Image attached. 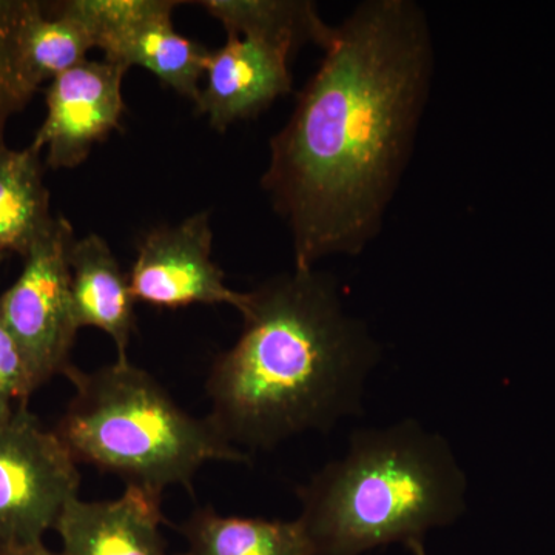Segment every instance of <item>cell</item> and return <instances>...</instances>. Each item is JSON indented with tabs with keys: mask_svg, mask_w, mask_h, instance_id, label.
Instances as JSON below:
<instances>
[{
	"mask_svg": "<svg viewBox=\"0 0 555 555\" xmlns=\"http://www.w3.org/2000/svg\"><path fill=\"white\" fill-rule=\"evenodd\" d=\"M270 142L262 184L294 238L297 270L357 255L382 229L433 75L425 14L408 0L361 3Z\"/></svg>",
	"mask_w": 555,
	"mask_h": 555,
	"instance_id": "6da1fadb",
	"label": "cell"
},
{
	"mask_svg": "<svg viewBox=\"0 0 555 555\" xmlns=\"http://www.w3.org/2000/svg\"><path fill=\"white\" fill-rule=\"evenodd\" d=\"M250 295L243 334L208 375L215 429L232 447L269 451L357 415L379 349L334 281L295 269Z\"/></svg>",
	"mask_w": 555,
	"mask_h": 555,
	"instance_id": "7a4b0ae2",
	"label": "cell"
},
{
	"mask_svg": "<svg viewBox=\"0 0 555 555\" xmlns=\"http://www.w3.org/2000/svg\"><path fill=\"white\" fill-rule=\"evenodd\" d=\"M466 491L448 441L404 420L353 433L341 460L298 486V520L315 555H363L455 524Z\"/></svg>",
	"mask_w": 555,
	"mask_h": 555,
	"instance_id": "3957f363",
	"label": "cell"
},
{
	"mask_svg": "<svg viewBox=\"0 0 555 555\" xmlns=\"http://www.w3.org/2000/svg\"><path fill=\"white\" fill-rule=\"evenodd\" d=\"M65 377L76 392L53 430L78 465L163 495L171 485L192 491L196 474L208 462L250 463L208 416L196 418L179 408L129 358L94 372L73 366Z\"/></svg>",
	"mask_w": 555,
	"mask_h": 555,
	"instance_id": "277c9868",
	"label": "cell"
},
{
	"mask_svg": "<svg viewBox=\"0 0 555 555\" xmlns=\"http://www.w3.org/2000/svg\"><path fill=\"white\" fill-rule=\"evenodd\" d=\"M79 485L78 463L27 406L0 420V555L43 543Z\"/></svg>",
	"mask_w": 555,
	"mask_h": 555,
	"instance_id": "5b68a950",
	"label": "cell"
},
{
	"mask_svg": "<svg viewBox=\"0 0 555 555\" xmlns=\"http://www.w3.org/2000/svg\"><path fill=\"white\" fill-rule=\"evenodd\" d=\"M75 232L64 217L54 218L24 257L13 286L0 295V318L11 332L38 389L56 375H67L78 326L73 315L68 254Z\"/></svg>",
	"mask_w": 555,
	"mask_h": 555,
	"instance_id": "8992f818",
	"label": "cell"
},
{
	"mask_svg": "<svg viewBox=\"0 0 555 555\" xmlns=\"http://www.w3.org/2000/svg\"><path fill=\"white\" fill-rule=\"evenodd\" d=\"M210 217L196 214L175 228L152 230L139 243L129 273L137 301L159 309L193 305H228L246 315L251 295L225 284L224 272L211 259Z\"/></svg>",
	"mask_w": 555,
	"mask_h": 555,
	"instance_id": "52a82bcc",
	"label": "cell"
},
{
	"mask_svg": "<svg viewBox=\"0 0 555 555\" xmlns=\"http://www.w3.org/2000/svg\"><path fill=\"white\" fill-rule=\"evenodd\" d=\"M126 72L115 62L86 60L51 80L47 116L30 145L39 153L47 150V166L75 169L96 142L119 129Z\"/></svg>",
	"mask_w": 555,
	"mask_h": 555,
	"instance_id": "ba28073f",
	"label": "cell"
},
{
	"mask_svg": "<svg viewBox=\"0 0 555 555\" xmlns=\"http://www.w3.org/2000/svg\"><path fill=\"white\" fill-rule=\"evenodd\" d=\"M291 51L268 40L228 36L222 49L210 51L206 87L196 107L215 130L255 118L292 90Z\"/></svg>",
	"mask_w": 555,
	"mask_h": 555,
	"instance_id": "9c48e42d",
	"label": "cell"
},
{
	"mask_svg": "<svg viewBox=\"0 0 555 555\" xmlns=\"http://www.w3.org/2000/svg\"><path fill=\"white\" fill-rule=\"evenodd\" d=\"M163 521L160 495L127 486L115 500L76 496L54 531L65 555H170L160 534Z\"/></svg>",
	"mask_w": 555,
	"mask_h": 555,
	"instance_id": "30bf717a",
	"label": "cell"
},
{
	"mask_svg": "<svg viewBox=\"0 0 555 555\" xmlns=\"http://www.w3.org/2000/svg\"><path fill=\"white\" fill-rule=\"evenodd\" d=\"M69 291L76 326L107 334L126 360L127 346L137 327L129 275L119 268L112 248L100 235L75 240L68 254Z\"/></svg>",
	"mask_w": 555,
	"mask_h": 555,
	"instance_id": "8fae6325",
	"label": "cell"
},
{
	"mask_svg": "<svg viewBox=\"0 0 555 555\" xmlns=\"http://www.w3.org/2000/svg\"><path fill=\"white\" fill-rule=\"evenodd\" d=\"M181 2L139 21L105 39L98 49L105 60L129 69H149L160 82L188 100L198 101L201 79L206 76L210 50L175 30L171 14Z\"/></svg>",
	"mask_w": 555,
	"mask_h": 555,
	"instance_id": "7c38bea8",
	"label": "cell"
},
{
	"mask_svg": "<svg viewBox=\"0 0 555 555\" xmlns=\"http://www.w3.org/2000/svg\"><path fill=\"white\" fill-rule=\"evenodd\" d=\"M181 555H315L301 521L225 517L204 506L181 526Z\"/></svg>",
	"mask_w": 555,
	"mask_h": 555,
	"instance_id": "4fadbf2b",
	"label": "cell"
},
{
	"mask_svg": "<svg viewBox=\"0 0 555 555\" xmlns=\"http://www.w3.org/2000/svg\"><path fill=\"white\" fill-rule=\"evenodd\" d=\"M53 221L40 153L0 138V254L24 258Z\"/></svg>",
	"mask_w": 555,
	"mask_h": 555,
	"instance_id": "5bb4252c",
	"label": "cell"
},
{
	"mask_svg": "<svg viewBox=\"0 0 555 555\" xmlns=\"http://www.w3.org/2000/svg\"><path fill=\"white\" fill-rule=\"evenodd\" d=\"M199 5L224 25L228 36L268 40L291 53L309 42L326 50L337 30L324 24L312 2L206 0Z\"/></svg>",
	"mask_w": 555,
	"mask_h": 555,
	"instance_id": "9a60e30c",
	"label": "cell"
},
{
	"mask_svg": "<svg viewBox=\"0 0 555 555\" xmlns=\"http://www.w3.org/2000/svg\"><path fill=\"white\" fill-rule=\"evenodd\" d=\"M91 49L93 39L78 21L53 7L49 14L43 3L28 0L20 30V61L36 90L82 64Z\"/></svg>",
	"mask_w": 555,
	"mask_h": 555,
	"instance_id": "2e32d148",
	"label": "cell"
},
{
	"mask_svg": "<svg viewBox=\"0 0 555 555\" xmlns=\"http://www.w3.org/2000/svg\"><path fill=\"white\" fill-rule=\"evenodd\" d=\"M28 0H0V138L11 116L35 96L20 61V30Z\"/></svg>",
	"mask_w": 555,
	"mask_h": 555,
	"instance_id": "e0dca14e",
	"label": "cell"
},
{
	"mask_svg": "<svg viewBox=\"0 0 555 555\" xmlns=\"http://www.w3.org/2000/svg\"><path fill=\"white\" fill-rule=\"evenodd\" d=\"M171 3V0H68L53 9L83 25L98 49L105 39L169 9Z\"/></svg>",
	"mask_w": 555,
	"mask_h": 555,
	"instance_id": "ac0fdd59",
	"label": "cell"
},
{
	"mask_svg": "<svg viewBox=\"0 0 555 555\" xmlns=\"http://www.w3.org/2000/svg\"><path fill=\"white\" fill-rule=\"evenodd\" d=\"M38 390L20 345L0 318V420L27 406Z\"/></svg>",
	"mask_w": 555,
	"mask_h": 555,
	"instance_id": "d6986e66",
	"label": "cell"
},
{
	"mask_svg": "<svg viewBox=\"0 0 555 555\" xmlns=\"http://www.w3.org/2000/svg\"><path fill=\"white\" fill-rule=\"evenodd\" d=\"M11 555H65L60 551V553H56V551H51L50 547L46 546V543H40V545L27 547V550L20 551V553H14Z\"/></svg>",
	"mask_w": 555,
	"mask_h": 555,
	"instance_id": "ffe728a7",
	"label": "cell"
},
{
	"mask_svg": "<svg viewBox=\"0 0 555 555\" xmlns=\"http://www.w3.org/2000/svg\"><path fill=\"white\" fill-rule=\"evenodd\" d=\"M406 547L412 555H427L423 540H412V542L406 543Z\"/></svg>",
	"mask_w": 555,
	"mask_h": 555,
	"instance_id": "44dd1931",
	"label": "cell"
},
{
	"mask_svg": "<svg viewBox=\"0 0 555 555\" xmlns=\"http://www.w3.org/2000/svg\"><path fill=\"white\" fill-rule=\"evenodd\" d=\"M5 257H7V255H2V254H0V262H2V261H3V259H5Z\"/></svg>",
	"mask_w": 555,
	"mask_h": 555,
	"instance_id": "7402d4cb",
	"label": "cell"
}]
</instances>
